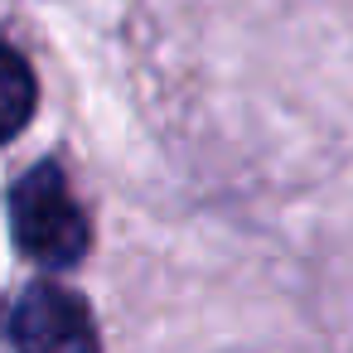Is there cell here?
Here are the masks:
<instances>
[{
    "instance_id": "obj_1",
    "label": "cell",
    "mask_w": 353,
    "mask_h": 353,
    "mask_svg": "<svg viewBox=\"0 0 353 353\" xmlns=\"http://www.w3.org/2000/svg\"><path fill=\"white\" fill-rule=\"evenodd\" d=\"M10 232L30 261L54 266V271L78 266L88 256L92 228L59 165H34L10 189Z\"/></svg>"
},
{
    "instance_id": "obj_3",
    "label": "cell",
    "mask_w": 353,
    "mask_h": 353,
    "mask_svg": "<svg viewBox=\"0 0 353 353\" xmlns=\"http://www.w3.org/2000/svg\"><path fill=\"white\" fill-rule=\"evenodd\" d=\"M34 102H39V88H34L30 63L0 39V141H15L30 126Z\"/></svg>"
},
{
    "instance_id": "obj_2",
    "label": "cell",
    "mask_w": 353,
    "mask_h": 353,
    "mask_svg": "<svg viewBox=\"0 0 353 353\" xmlns=\"http://www.w3.org/2000/svg\"><path fill=\"white\" fill-rule=\"evenodd\" d=\"M6 334L15 353H102L88 300L59 281H30L10 300Z\"/></svg>"
}]
</instances>
